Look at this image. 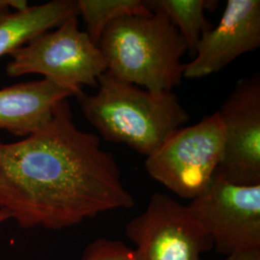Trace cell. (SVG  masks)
I'll return each mask as SVG.
<instances>
[{"mask_svg":"<svg viewBox=\"0 0 260 260\" xmlns=\"http://www.w3.org/2000/svg\"><path fill=\"white\" fill-rule=\"evenodd\" d=\"M223 128L218 112L180 127L149 155L150 177L174 194L193 200L211 182L222 161Z\"/></svg>","mask_w":260,"mask_h":260,"instance_id":"5b68a950","label":"cell"},{"mask_svg":"<svg viewBox=\"0 0 260 260\" xmlns=\"http://www.w3.org/2000/svg\"><path fill=\"white\" fill-rule=\"evenodd\" d=\"M225 260H260V248L233 253L226 256Z\"/></svg>","mask_w":260,"mask_h":260,"instance_id":"9a60e30c","label":"cell"},{"mask_svg":"<svg viewBox=\"0 0 260 260\" xmlns=\"http://www.w3.org/2000/svg\"><path fill=\"white\" fill-rule=\"evenodd\" d=\"M74 96L65 88L47 80H36L0 89V129L26 137L41 128L56 105Z\"/></svg>","mask_w":260,"mask_h":260,"instance_id":"30bf717a","label":"cell"},{"mask_svg":"<svg viewBox=\"0 0 260 260\" xmlns=\"http://www.w3.org/2000/svg\"><path fill=\"white\" fill-rule=\"evenodd\" d=\"M223 151L217 174L237 185H260V75L240 79L218 111Z\"/></svg>","mask_w":260,"mask_h":260,"instance_id":"ba28073f","label":"cell"},{"mask_svg":"<svg viewBox=\"0 0 260 260\" xmlns=\"http://www.w3.org/2000/svg\"><path fill=\"white\" fill-rule=\"evenodd\" d=\"M150 11L164 12L185 41L188 51L195 54L203 35L213 27L205 12L218 5L215 0H149L146 1Z\"/></svg>","mask_w":260,"mask_h":260,"instance_id":"7c38bea8","label":"cell"},{"mask_svg":"<svg viewBox=\"0 0 260 260\" xmlns=\"http://www.w3.org/2000/svg\"><path fill=\"white\" fill-rule=\"evenodd\" d=\"M8 220H10L9 215L6 213V212L0 210V233H1V231H2L3 224L6 223Z\"/></svg>","mask_w":260,"mask_h":260,"instance_id":"2e32d148","label":"cell"},{"mask_svg":"<svg viewBox=\"0 0 260 260\" xmlns=\"http://www.w3.org/2000/svg\"><path fill=\"white\" fill-rule=\"evenodd\" d=\"M220 254L260 248V185L233 184L217 173L187 205Z\"/></svg>","mask_w":260,"mask_h":260,"instance_id":"52a82bcc","label":"cell"},{"mask_svg":"<svg viewBox=\"0 0 260 260\" xmlns=\"http://www.w3.org/2000/svg\"><path fill=\"white\" fill-rule=\"evenodd\" d=\"M7 75H40L77 96L84 86L98 87L107 65L100 47L79 28L78 17L67 19L10 54Z\"/></svg>","mask_w":260,"mask_h":260,"instance_id":"277c9868","label":"cell"},{"mask_svg":"<svg viewBox=\"0 0 260 260\" xmlns=\"http://www.w3.org/2000/svg\"><path fill=\"white\" fill-rule=\"evenodd\" d=\"M78 14L85 23V32L93 44L99 43L112 21L128 16L148 17L153 14L142 0H77Z\"/></svg>","mask_w":260,"mask_h":260,"instance_id":"4fadbf2b","label":"cell"},{"mask_svg":"<svg viewBox=\"0 0 260 260\" xmlns=\"http://www.w3.org/2000/svg\"><path fill=\"white\" fill-rule=\"evenodd\" d=\"M79 260H133V254L123 242L99 238L85 248Z\"/></svg>","mask_w":260,"mask_h":260,"instance_id":"5bb4252c","label":"cell"},{"mask_svg":"<svg viewBox=\"0 0 260 260\" xmlns=\"http://www.w3.org/2000/svg\"><path fill=\"white\" fill-rule=\"evenodd\" d=\"M133 260H203L213 242L187 205L163 193L125 225Z\"/></svg>","mask_w":260,"mask_h":260,"instance_id":"8992f818","label":"cell"},{"mask_svg":"<svg viewBox=\"0 0 260 260\" xmlns=\"http://www.w3.org/2000/svg\"><path fill=\"white\" fill-rule=\"evenodd\" d=\"M128 16L112 21L99 47L108 74L152 92H173L185 70V41L166 14Z\"/></svg>","mask_w":260,"mask_h":260,"instance_id":"3957f363","label":"cell"},{"mask_svg":"<svg viewBox=\"0 0 260 260\" xmlns=\"http://www.w3.org/2000/svg\"><path fill=\"white\" fill-rule=\"evenodd\" d=\"M259 47V0H229L218 25L201 38L183 77L198 79L217 74Z\"/></svg>","mask_w":260,"mask_h":260,"instance_id":"9c48e42d","label":"cell"},{"mask_svg":"<svg viewBox=\"0 0 260 260\" xmlns=\"http://www.w3.org/2000/svg\"><path fill=\"white\" fill-rule=\"evenodd\" d=\"M93 94L76 98L84 117L103 139L149 156L190 120L173 92H152L105 72Z\"/></svg>","mask_w":260,"mask_h":260,"instance_id":"7a4b0ae2","label":"cell"},{"mask_svg":"<svg viewBox=\"0 0 260 260\" xmlns=\"http://www.w3.org/2000/svg\"><path fill=\"white\" fill-rule=\"evenodd\" d=\"M77 1L53 0L30 6L25 0H0V57L78 17Z\"/></svg>","mask_w":260,"mask_h":260,"instance_id":"8fae6325","label":"cell"},{"mask_svg":"<svg viewBox=\"0 0 260 260\" xmlns=\"http://www.w3.org/2000/svg\"><path fill=\"white\" fill-rule=\"evenodd\" d=\"M134 205L116 158L76 126L68 100L35 132L0 141V210L22 229L59 231Z\"/></svg>","mask_w":260,"mask_h":260,"instance_id":"6da1fadb","label":"cell"}]
</instances>
